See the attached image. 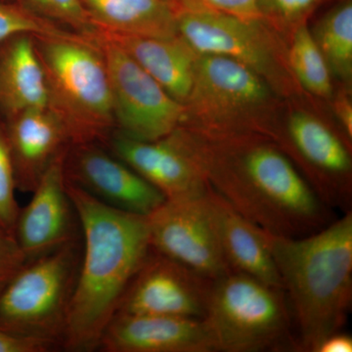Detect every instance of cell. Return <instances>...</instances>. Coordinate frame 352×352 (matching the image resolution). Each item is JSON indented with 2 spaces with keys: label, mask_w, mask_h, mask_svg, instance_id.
I'll return each instance as SVG.
<instances>
[{
  "label": "cell",
  "mask_w": 352,
  "mask_h": 352,
  "mask_svg": "<svg viewBox=\"0 0 352 352\" xmlns=\"http://www.w3.org/2000/svg\"><path fill=\"white\" fill-rule=\"evenodd\" d=\"M25 261L24 254L12 234L0 228V289Z\"/></svg>",
  "instance_id": "83f0119b"
},
{
  "label": "cell",
  "mask_w": 352,
  "mask_h": 352,
  "mask_svg": "<svg viewBox=\"0 0 352 352\" xmlns=\"http://www.w3.org/2000/svg\"><path fill=\"white\" fill-rule=\"evenodd\" d=\"M284 142L307 171V182L331 210L352 207V160L349 146L314 116L295 113L289 118Z\"/></svg>",
  "instance_id": "7c38bea8"
},
{
  "label": "cell",
  "mask_w": 352,
  "mask_h": 352,
  "mask_svg": "<svg viewBox=\"0 0 352 352\" xmlns=\"http://www.w3.org/2000/svg\"><path fill=\"white\" fill-rule=\"evenodd\" d=\"M82 252L80 239L25 261L0 289V329L62 349Z\"/></svg>",
  "instance_id": "5b68a950"
},
{
  "label": "cell",
  "mask_w": 352,
  "mask_h": 352,
  "mask_svg": "<svg viewBox=\"0 0 352 352\" xmlns=\"http://www.w3.org/2000/svg\"><path fill=\"white\" fill-rule=\"evenodd\" d=\"M207 193L166 199L147 215L148 228L154 251L215 280L232 270L220 247Z\"/></svg>",
  "instance_id": "ba28073f"
},
{
  "label": "cell",
  "mask_w": 352,
  "mask_h": 352,
  "mask_svg": "<svg viewBox=\"0 0 352 352\" xmlns=\"http://www.w3.org/2000/svg\"><path fill=\"white\" fill-rule=\"evenodd\" d=\"M176 136L208 188L265 232L303 237L335 219L275 146L231 133L200 135L182 127Z\"/></svg>",
  "instance_id": "6da1fadb"
},
{
  "label": "cell",
  "mask_w": 352,
  "mask_h": 352,
  "mask_svg": "<svg viewBox=\"0 0 352 352\" xmlns=\"http://www.w3.org/2000/svg\"><path fill=\"white\" fill-rule=\"evenodd\" d=\"M68 32L71 31L51 21L38 17L17 2L9 3L0 0V44L17 34L57 36Z\"/></svg>",
  "instance_id": "d4e9b609"
},
{
  "label": "cell",
  "mask_w": 352,
  "mask_h": 352,
  "mask_svg": "<svg viewBox=\"0 0 352 352\" xmlns=\"http://www.w3.org/2000/svg\"><path fill=\"white\" fill-rule=\"evenodd\" d=\"M16 2L30 12L69 31L90 36L96 30L80 0H16Z\"/></svg>",
  "instance_id": "cb8c5ba5"
},
{
  "label": "cell",
  "mask_w": 352,
  "mask_h": 352,
  "mask_svg": "<svg viewBox=\"0 0 352 352\" xmlns=\"http://www.w3.org/2000/svg\"><path fill=\"white\" fill-rule=\"evenodd\" d=\"M331 74L344 82L352 76V2L344 0L320 20L312 34Z\"/></svg>",
  "instance_id": "7402d4cb"
},
{
  "label": "cell",
  "mask_w": 352,
  "mask_h": 352,
  "mask_svg": "<svg viewBox=\"0 0 352 352\" xmlns=\"http://www.w3.org/2000/svg\"><path fill=\"white\" fill-rule=\"evenodd\" d=\"M208 8L245 21H261L258 0H194Z\"/></svg>",
  "instance_id": "f1b7e54d"
},
{
  "label": "cell",
  "mask_w": 352,
  "mask_h": 352,
  "mask_svg": "<svg viewBox=\"0 0 352 352\" xmlns=\"http://www.w3.org/2000/svg\"><path fill=\"white\" fill-rule=\"evenodd\" d=\"M96 29L145 36L178 34L170 0H80Z\"/></svg>",
  "instance_id": "44dd1931"
},
{
  "label": "cell",
  "mask_w": 352,
  "mask_h": 352,
  "mask_svg": "<svg viewBox=\"0 0 352 352\" xmlns=\"http://www.w3.org/2000/svg\"><path fill=\"white\" fill-rule=\"evenodd\" d=\"M263 76L232 58L200 55L187 111L223 126L232 112L254 108L268 99Z\"/></svg>",
  "instance_id": "5bb4252c"
},
{
  "label": "cell",
  "mask_w": 352,
  "mask_h": 352,
  "mask_svg": "<svg viewBox=\"0 0 352 352\" xmlns=\"http://www.w3.org/2000/svg\"><path fill=\"white\" fill-rule=\"evenodd\" d=\"M207 323L217 351H298L283 289L237 271L212 281Z\"/></svg>",
  "instance_id": "8992f818"
},
{
  "label": "cell",
  "mask_w": 352,
  "mask_h": 352,
  "mask_svg": "<svg viewBox=\"0 0 352 352\" xmlns=\"http://www.w3.org/2000/svg\"><path fill=\"white\" fill-rule=\"evenodd\" d=\"M67 149L45 171L32 192V200L20 208L14 237L25 261L82 239L78 212L67 191L64 171Z\"/></svg>",
  "instance_id": "4fadbf2b"
},
{
  "label": "cell",
  "mask_w": 352,
  "mask_h": 352,
  "mask_svg": "<svg viewBox=\"0 0 352 352\" xmlns=\"http://www.w3.org/2000/svg\"><path fill=\"white\" fill-rule=\"evenodd\" d=\"M351 336L340 332L331 333L322 340L315 352H351Z\"/></svg>",
  "instance_id": "4dcf8cb0"
},
{
  "label": "cell",
  "mask_w": 352,
  "mask_h": 352,
  "mask_svg": "<svg viewBox=\"0 0 352 352\" xmlns=\"http://www.w3.org/2000/svg\"><path fill=\"white\" fill-rule=\"evenodd\" d=\"M98 31L126 51L175 100L187 103L200 54L179 34L162 38Z\"/></svg>",
  "instance_id": "ac0fdd59"
},
{
  "label": "cell",
  "mask_w": 352,
  "mask_h": 352,
  "mask_svg": "<svg viewBox=\"0 0 352 352\" xmlns=\"http://www.w3.org/2000/svg\"><path fill=\"white\" fill-rule=\"evenodd\" d=\"M294 32L289 63L296 78L312 94L329 98L333 91L332 74L312 32L307 23L298 25Z\"/></svg>",
  "instance_id": "603a6c76"
},
{
  "label": "cell",
  "mask_w": 352,
  "mask_h": 352,
  "mask_svg": "<svg viewBox=\"0 0 352 352\" xmlns=\"http://www.w3.org/2000/svg\"><path fill=\"white\" fill-rule=\"evenodd\" d=\"M56 351L41 340L18 337L0 329V352H48Z\"/></svg>",
  "instance_id": "f546056e"
},
{
  "label": "cell",
  "mask_w": 352,
  "mask_h": 352,
  "mask_svg": "<svg viewBox=\"0 0 352 352\" xmlns=\"http://www.w3.org/2000/svg\"><path fill=\"white\" fill-rule=\"evenodd\" d=\"M3 122L17 189L32 193L50 164L69 147L68 136L48 108L25 111Z\"/></svg>",
  "instance_id": "e0dca14e"
},
{
  "label": "cell",
  "mask_w": 352,
  "mask_h": 352,
  "mask_svg": "<svg viewBox=\"0 0 352 352\" xmlns=\"http://www.w3.org/2000/svg\"><path fill=\"white\" fill-rule=\"evenodd\" d=\"M178 34L200 55L232 58L259 76L274 78L276 60L263 21H245L194 1L170 0Z\"/></svg>",
  "instance_id": "9c48e42d"
},
{
  "label": "cell",
  "mask_w": 352,
  "mask_h": 352,
  "mask_svg": "<svg viewBox=\"0 0 352 352\" xmlns=\"http://www.w3.org/2000/svg\"><path fill=\"white\" fill-rule=\"evenodd\" d=\"M325 0H258L261 21L281 29H296Z\"/></svg>",
  "instance_id": "4316f807"
},
{
  "label": "cell",
  "mask_w": 352,
  "mask_h": 352,
  "mask_svg": "<svg viewBox=\"0 0 352 352\" xmlns=\"http://www.w3.org/2000/svg\"><path fill=\"white\" fill-rule=\"evenodd\" d=\"M336 116L346 132L347 138H352V105L349 97L342 95L335 101Z\"/></svg>",
  "instance_id": "1f68e13d"
},
{
  "label": "cell",
  "mask_w": 352,
  "mask_h": 352,
  "mask_svg": "<svg viewBox=\"0 0 352 352\" xmlns=\"http://www.w3.org/2000/svg\"><path fill=\"white\" fill-rule=\"evenodd\" d=\"M65 177L96 200L131 214L149 215L166 197L138 171L99 143L69 144Z\"/></svg>",
  "instance_id": "8fae6325"
},
{
  "label": "cell",
  "mask_w": 352,
  "mask_h": 352,
  "mask_svg": "<svg viewBox=\"0 0 352 352\" xmlns=\"http://www.w3.org/2000/svg\"><path fill=\"white\" fill-rule=\"evenodd\" d=\"M212 281L151 248L127 286L117 314L204 319Z\"/></svg>",
  "instance_id": "30bf717a"
},
{
  "label": "cell",
  "mask_w": 352,
  "mask_h": 352,
  "mask_svg": "<svg viewBox=\"0 0 352 352\" xmlns=\"http://www.w3.org/2000/svg\"><path fill=\"white\" fill-rule=\"evenodd\" d=\"M104 352H217L204 319L116 314L104 331Z\"/></svg>",
  "instance_id": "9a60e30c"
},
{
  "label": "cell",
  "mask_w": 352,
  "mask_h": 352,
  "mask_svg": "<svg viewBox=\"0 0 352 352\" xmlns=\"http://www.w3.org/2000/svg\"><path fill=\"white\" fill-rule=\"evenodd\" d=\"M291 238L264 231L298 330V351L315 352L346 325L352 302V212Z\"/></svg>",
  "instance_id": "3957f363"
},
{
  "label": "cell",
  "mask_w": 352,
  "mask_h": 352,
  "mask_svg": "<svg viewBox=\"0 0 352 352\" xmlns=\"http://www.w3.org/2000/svg\"><path fill=\"white\" fill-rule=\"evenodd\" d=\"M107 65L116 131L127 138L154 141L166 138L188 119L186 106L171 97L126 51L95 30Z\"/></svg>",
  "instance_id": "52a82bcc"
},
{
  "label": "cell",
  "mask_w": 352,
  "mask_h": 352,
  "mask_svg": "<svg viewBox=\"0 0 352 352\" xmlns=\"http://www.w3.org/2000/svg\"><path fill=\"white\" fill-rule=\"evenodd\" d=\"M47 82V108L69 144L105 145L116 131L107 65L94 34L34 36Z\"/></svg>",
  "instance_id": "277c9868"
},
{
  "label": "cell",
  "mask_w": 352,
  "mask_h": 352,
  "mask_svg": "<svg viewBox=\"0 0 352 352\" xmlns=\"http://www.w3.org/2000/svg\"><path fill=\"white\" fill-rule=\"evenodd\" d=\"M45 72L34 36L22 34L0 44V119L47 108Z\"/></svg>",
  "instance_id": "ffe728a7"
},
{
  "label": "cell",
  "mask_w": 352,
  "mask_h": 352,
  "mask_svg": "<svg viewBox=\"0 0 352 352\" xmlns=\"http://www.w3.org/2000/svg\"><path fill=\"white\" fill-rule=\"evenodd\" d=\"M66 187L80 219L82 252L62 349L95 351L151 250L148 220L105 205L67 180Z\"/></svg>",
  "instance_id": "7a4b0ae2"
},
{
  "label": "cell",
  "mask_w": 352,
  "mask_h": 352,
  "mask_svg": "<svg viewBox=\"0 0 352 352\" xmlns=\"http://www.w3.org/2000/svg\"><path fill=\"white\" fill-rule=\"evenodd\" d=\"M104 146L166 199L193 198L208 192L207 183L178 142L175 131L157 140L141 141L115 131Z\"/></svg>",
  "instance_id": "2e32d148"
},
{
  "label": "cell",
  "mask_w": 352,
  "mask_h": 352,
  "mask_svg": "<svg viewBox=\"0 0 352 352\" xmlns=\"http://www.w3.org/2000/svg\"><path fill=\"white\" fill-rule=\"evenodd\" d=\"M208 205L229 267L283 289L263 229L252 224L208 188Z\"/></svg>",
  "instance_id": "d6986e66"
},
{
  "label": "cell",
  "mask_w": 352,
  "mask_h": 352,
  "mask_svg": "<svg viewBox=\"0 0 352 352\" xmlns=\"http://www.w3.org/2000/svg\"><path fill=\"white\" fill-rule=\"evenodd\" d=\"M17 190L6 124L0 119V228L13 236L20 210L15 195Z\"/></svg>",
  "instance_id": "484cf974"
}]
</instances>
